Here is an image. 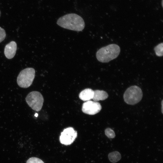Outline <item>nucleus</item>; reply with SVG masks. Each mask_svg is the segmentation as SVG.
Returning <instances> with one entry per match:
<instances>
[{
	"mask_svg": "<svg viewBox=\"0 0 163 163\" xmlns=\"http://www.w3.org/2000/svg\"><path fill=\"white\" fill-rule=\"evenodd\" d=\"M57 24L62 28L77 31L82 30L85 25L83 19L75 13L68 14L59 18Z\"/></svg>",
	"mask_w": 163,
	"mask_h": 163,
	"instance_id": "f257e3e1",
	"label": "nucleus"
},
{
	"mask_svg": "<svg viewBox=\"0 0 163 163\" xmlns=\"http://www.w3.org/2000/svg\"><path fill=\"white\" fill-rule=\"evenodd\" d=\"M120 48L117 44H109L99 49L97 52V60L101 62L106 63L116 58L120 52Z\"/></svg>",
	"mask_w": 163,
	"mask_h": 163,
	"instance_id": "f03ea898",
	"label": "nucleus"
},
{
	"mask_svg": "<svg viewBox=\"0 0 163 163\" xmlns=\"http://www.w3.org/2000/svg\"><path fill=\"white\" fill-rule=\"evenodd\" d=\"M35 76V70L32 68H26L20 72L17 78V83L21 88H27L32 84Z\"/></svg>",
	"mask_w": 163,
	"mask_h": 163,
	"instance_id": "7ed1b4c3",
	"label": "nucleus"
},
{
	"mask_svg": "<svg viewBox=\"0 0 163 163\" xmlns=\"http://www.w3.org/2000/svg\"><path fill=\"white\" fill-rule=\"evenodd\" d=\"M143 95L141 89L137 86H133L128 88L125 91L123 98L127 104H135L139 102Z\"/></svg>",
	"mask_w": 163,
	"mask_h": 163,
	"instance_id": "20e7f679",
	"label": "nucleus"
},
{
	"mask_svg": "<svg viewBox=\"0 0 163 163\" xmlns=\"http://www.w3.org/2000/svg\"><path fill=\"white\" fill-rule=\"evenodd\" d=\"M25 100L32 109L39 111L42 107L44 99L40 93L37 91H33L27 95Z\"/></svg>",
	"mask_w": 163,
	"mask_h": 163,
	"instance_id": "39448f33",
	"label": "nucleus"
},
{
	"mask_svg": "<svg viewBox=\"0 0 163 163\" xmlns=\"http://www.w3.org/2000/svg\"><path fill=\"white\" fill-rule=\"evenodd\" d=\"M77 132L72 127L64 129L61 133L59 141L61 143L68 145L72 143L77 137Z\"/></svg>",
	"mask_w": 163,
	"mask_h": 163,
	"instance_id": "423d86ee",
	"label": "nucleus"
},
{
	"mask_svg": "<svg viewBox=\"0 0 163 163\" xmlns=\"http://www.w3.org/2000/svg\"><path fill=\"white\" fill-rule=\"evenodd\" d=\"M101 109V106L99 102L91 101L84 102L82 107V110L84 113L91 115L98 113Z\"/></svg>",
	"mask_w": 163,
	"mask_h": 163,
	"instance_id": "0eeeda50",
	"label": "nucleus"
},
{
	"mask_svg": "<svg viewBox=\"0 0 163 163\" xmlns=\"http://www.w3.org/2000/svg\"><path fill=\"white\" fill-rule=\"evenodd\" d=\"M17 48L16 43L11 41L7 44L4 49V54L6 57L9 59H11L14 56Z\"/></svg>",
	"mask_w": 163,
	"mask_h": 163,
	"instance_id": "6e6552de",
	"label": "nucleus"
},
{
	"mask_svg": "<svg viewBox=\"0 0 163 163\" xmlns=\"http://www.w3.org/2000/svg\"><path fill=\"white\" fill-rule=\"evenodd\" d=\"M94 91L90 88H86L82 90L79 94V98L84 101H87L92 99Z\"/></svg>",
	"mask_w": 163,
	"mask_h": 163,
	"instance_id": "1a4fd4ad",
	"label": "nucleus"
},
{
	"mask_svg": "<svg viewBox=\"0 0 163 163\" xmlns=\"http://www.w3.org/2000/svg\"><path fill=\"white\" fill-rule=\"evenodd\" d=\"M108 97L107 93L103 90H96L94 91L93 100L96 102L100 100H104Z\"/></svg>",
	"mask_w": 163,
	"mask_h": 163,
	"instance_id": "9d476101",
	"label": "nucleus"
},
{
	"mask_svg": "<svg viewBox=\"0 0 163 163\" xmlns=\"http://www.w3.org/2000/svg\"><path fill=\"white\" fill-rule=\"evenodd\" d=\"M108 157L110 161L115 163L119 161L121 156L119 152L115 151L109 153Z\"/></svg>",
	"mask_w": 163,
	"mask_h": 163,
	"instance_id": "9b49d317",
	"label": "nucleus"
},
{
	"mask_svg": "<svg viewBox=\"0 0 163 163\" xmlns=\"http://www.w3.org/2000/svg\"><path fill=\"white\" fill-rule=\"evenodd\" d=\"M163 43H159L154 48L156 55L158 56H163Z\"/></svg>",
	"mask_w": 163,
	"mask_h": 163,
	"instance_id": "f8f14e48",
	"label": "nucleus"
},
{
	"mask_svg": "<svg viewBox=\"0 0 163 163\" xmlns=\"http://www.w3.org/2000/svg\"><path fill=\"white\" fill-rule=\"evenodd\" d=\"M105 135L109 138H113L115 136V133L113 130L110 128H106L105 130Z\"/></svg>",
	"mask_w": 163,
	"mask_h": 163,
	"instance_id": "ddd939ff",
	"label": "nucleus"
},
{
	"mask_svg": "<svg viewBox=\"0 0 163 163\" xmlns=\"http://www.w3.org/2000/svg\"><path fill=\"white\" fill-rule=\"evenodd\" d=\"M26 163H44V162L38 158L32 157L27 160Z\"/></svg>",
	"mask_w": 163,
	"mask_h": 163,
	"instance_id": "4468645a",
	"label": "nucleus"
},
{
	"mask_svg": "<svg viewBox=\"0 0 163 163\" xmlns=\"http://www.w3.org/2000/svg\"><path fill=\"white\" fill-rule=\"evenodd\" d=\"M6 36L5 30L0 27V43L5 39Z\"/></svg>",
	"mask_w": 163,
	"mask_h": 163,
	"instance_id": "2eb2a0df",
	"label": "nucleus"
},
{
	"mask_svg": "<svg viewBox=\"0 0 163 163\" xmlns=\"http://www.w3.org/2000/svg\"><path fill=\"white\" fill-rule=\"evenodd\" d=\"M161 106H162V113H163V101H161Z\"/></svg>",
	"mask_w": 163,
	"mask_h": 163,
	"instance_id": "dca6fc26",
	"label": "nucleus"
},
{
	"mask_svg": "<svg viewBox=\"0 0 163 163\" xmlns=\"http://www.w3.org/2000/svg\"><path fill=\"white\" fill-rule=\"evenodd\" d=\"M163 0H162L161 1V5H162V6L163 7Z\"/></svg>",
	"mask_w": 163,
	"mask_h": 163,
	"instance_id": "f3484780",
	"label": "nucleus"
},
{
	"mask_svg": "<svg viewBox=\"0 0 163 163\" xmlns=\"http://www.w3.org/2000/svg\"><path fill=\"white\" fill-rule=\"evenodd\" d=\"M35 116H36V117H37L38 116V114L37 113H36Z\"/></svg>",
	"mask_w": 163,
	"mask_h": 163,
	"instance_id": "a211bd4d",
	"label": "nucleus"
},
{
	"mask_svg": "<svg viewBox=\"0 0 163 163\" xmlns=\"http://www.w3.org/2000/svg\"><path fill=\"white\" fill-rule=\"evenodd\" d=\"M0 15H1V12L0 11Z\"/></svg>",
	"mask_w": 163,
	"mask_h": 163,
	"instance_id": "6ab92c4d",
	"label": "nucleus"
}]
</instances>
